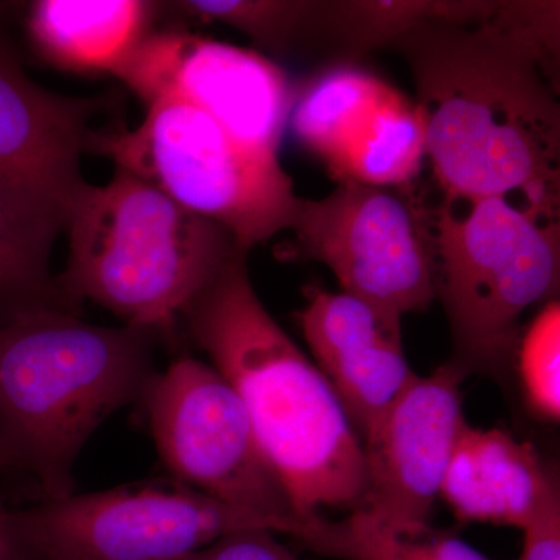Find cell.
<instances>
[{"label":"cell","instance_id":"cell-2","mask_svg":"<svg viewBox=\"0 0 560 560\" xmlns=\"http://www.w3.org/2000/svg\"><path fill=\"white\" fill-rule=\"evenodd\" d=\"M246 257L235 256L179 323L241 397L298 522L323 510H360L366 474L359 434L323 372L260 301Z\"/></svg>","mask_w":560,"mask_h":560},{"label":"cell","instance_id":"cell-20","mask_svg":"<svg viewBox=\"0 0 560 560\" xmlns=\"http://www.w3.org/2000/svg\"><path fill=\"white\" fill-rule=\"evenodd\" d=\"M179 10L201 21L221 22L272 50L289 47L304 28L315 25L323 3L267 2V0H191L176 3Z\"/></svg>","mask_w":560,"mask_h":560},{"label":"cell","instance_id":"cell-18","mask_svg":"<svg viewBox=\"0 0 560 560\" xmlns=\"http://www.w3.org/2000/svg\"><path fill=\"white\" fill-rule=\"evenodd\" d=\"M425 158L422 116L399 94L372 114L327 167L338 183L393 189L411 183Z\"/></svg>","mask_w":560,"mask_h":560},{"label":"cell","instance_id":"cell-8","mask_svg":"<svg viewBox=\"0 0 560 560\" xmlns=\"http://www.w3.org/2000/svg\"><path fill=\"white\" fill-rule=\"evenodd\" d=\"M283 256L329 268L341 291L390 312L425 311L438 296L434 215L390 189L341 180L302 200Z\"/></svg>","mask_w":560,"mask_h":560},{"label":"cell","instance_id":"cell-23","mask_svg":"<svg viewBox=\"0 0 560 560\" xmlns=\"http://www.w3.org/2000/svg\"><path fill=\"white\" fill-rule=\"evenodd\" d=\"M523 534V551L517 560H560V501L540 511Z\"/></svg>","mask_w":560,"mask_h":560},{"label":"cell","instance_id":"cell-6","mask_svg":"<svg viewBox=\"0 0 560 560\" xmlns=\"http://www.w3.org/2000/svg\"><path fill=\"white\" fill-rule=\"evenodd\" d=\"M145 106L135 130L94 132L90 153L219 224L248 254L291 231L302 198L278 154L246 145L187 103L161 98Z\"/></svg>","mask_w":560,"mask_h":560},{"label":"cell","instance_id":"cell-4","mask_svg":"<svg viewBox=\"0 0 560 560\" xmlns=\"http://www.w3.org/2000/svg\"><path fill=\"white\" fill-rule=\"evenodd\" d=\"M65 231L62 293L80 307L102 305L124 326L153 331L175 329L190 302L246 253L219 224L121 168L105 186H84Z\"/></svg>","mask_w":560,"mask_h":560},{"label":"cell","instance_id":"cell-15","mask_svg":"<svg viewBox=\"0 0 560 560\" xmlns=\"http://www.w3.org/2000/svg\"><path fill=\"white\" fill-rule=\"evenodd\" d=\"M150 14V3L139 0H39L27 31L51 65L113 73L145 38Z\"/></svg>","mask_w":560,"mask_h":560},{"label":"cell","instance_id":"cell-12","mask_svg":"<svg viewBox=\"0 0 560 560\" xmlns=\"http://www.w3.org/2000/svg\"><path fill=\"white\" fill-rule=\"evenodd\" d=\"M92 98L66 97L33 83L0 46V184L58 210H69L86 186L81 154L90 153Z\"/></svg>","mask_w":560,"mask_h":560},{"label":"cell","instance_id":"cell-11","mask_svg":"<svg viewBox=\"0 0 560 560\" xmlns=\"http://www.w3.org/2000/svg\"><path fill=\"white\" fill-rule=\"evenodd\" d=\"M451 361L416 375L361 440L366 490L360 510L397 525H427L466 425L460 383Z\"/></svg>","mask_w":560,"mask_h":560},{"label":"cell","instance_id":"cell-16","mask_svg":"<svg viewBox=\"0 0 560 560\" xmlns=\"http://www.w3.org/2000/svg\"><path fill=\"white\" fill-rule=\"evenodd\" d=\"M66 217L0 184V326L22 315H79L50 272V254Z\"/></svg>","mask_w":560,"mask_h":560},{"label":"cell","instance_id":"cell-7","mask_svg":"<svg viewBox=\"0 0 560 560\" xmlns=\"http://www.w3.org/2000/svg\"><path fill=\"white\" fill-rule=\"evenodd\" d=\"M161 460L180 486L265 518L282 534L298 518L261 451L241 397L212 364L179 357L140 397Z\"/></svg>","mask_w":560,"mask_h":560},{"label":"cell","instance_id":"cell-21","mask_svg":"<svg viewBox=\"0 0 560 560\" xmlns=\"http://www.w3.org/2000/svg\"><path fill=\"white\" fill-rule=\"evenodd\" d=\"M518 377L526 401L541 420L560 418V304L552 300L530 320L518 340Z\"/></svg>","mask_w":560,"mask_h":560},{"label":"cell","instance_id":"cell-24","mask_svg":"<svg viewBox=\"0 0 560 560\" xmlns=\"http://www.w3.org/2000/svg\"><path fill=\"white\" fill-rule=\"evenodd\" d=\"M0 560H33L22 536L16 510L0 501Z\"/></svg>","mask_w":560,"mask_h":560},{"label":"cell","instance_id":"cell-25","mask_svg":"<svg viewBox=\"0 0 560 560\" xmlns=\"http://www.w3.org/2000/svg\"><path fill=\"white\" fill-rule=\"evenodd\" d=\"M2 467H3L2 448H0V471H2Z\"/></svg>","mask_w":560,"mask_h":560},{"label":"cell","instance_id":"cell-1","mask_svg":"<svg viewBox=\"0 0 560 560\" xmlns=\"http://www.w3.org/2000/svg\"><path fill=\"white\" fill-rule=\"evenodd\" d=\"M559 3H500L478 24L394 40L410 65L445 200L506 198L559 219Z\"/></svg>","mask_w":560,"mask_h":560},{"label":"cell","instance_id":"cell-10","mask_svg":"<svg viewBox=\"0 0 560 560\" xmlns=\"http://www.w3.org/2000/svg\"><path fill=\"white\" fill-rule=\"evenodd\" d=\"M113 75L145 105L187 103L246 145L272 154L296 102L289 77L264 55L186 32L147 33Z\"/></svg>","mask_w":560,"mask_h":560},{"label":"cell","instance_id":"cell-9","mask_svg":"<svg viewBox=\"0 0 560 560\" xmlns=\"http://www.w3.org/2000/svg\"><path fill=\"white\" fill-rule=\"evenodd\" d=\"M33 560H183L228 534L276 526L197 490L124 488L16 510Z\"/></svg>","mask_w":560,"mask_h":560},{"label":"cell","instance_id":"cell-22","mask_svg":"<svg viewBox=\"0 0 560 560\" xmlns=\"http://www.w3.org/2000/svg\"><path fill=\"white\" fill-rule=\"evenodd\" d=\"M183 560H298L283 547L276 533L268 529H243L228 534Z\"/></svg>","mask_w":560,"mask_h":560},{"label":"cell","instance_id":"cell-5","mask_svg":"<svg viewBox=\"0 0 560 560\" xmlns=\"http://www.w3.org/2000/svg\"><path fill=\"white\" fill-rule=\"evenodd\" d=\"M438 296L460 371L500 374L515 357L522 316L555 300L559 219L506 200H445L434 215Z\"/></svg>","mask_w":560,"mask_h":560},{"label":"cell","instance_id":"cell-3","mask_svg":"<svg viewBox=\"0 0 560 560\" xmlns=\"http://www.w3.org/2000/svg\"><path fill=\"white\" fill-rule=\"evenodd\" d=\"M154 335L60 311L2 324V474L31 478L43 500L72 495L81 448L110 415L140 400L156 372Z\"/></svg>","mask_w":560,"mask_h":560},{"label":"cell","instance_id":"cell-13","mask_svg":"<svg viewBox=\"0 0 560 560\" xmlns=\"http://www.w3.org/2000/svg\"><path fill=\"white\" fill-rule=\"evenodd\" d=\"M298 323L318 370L363 440L418 375L405 357L401 316L345 291L312 287Z\"/></svg>","mask_w":560,"mask_h":560},{"label":"cell","instance_id":"cell-19","mask_svg":"<svg viewBox=\"0 0 560 560\" xmlns=\"http://www.w3.org/2000/svg\"><path fill=\"white\" fill-rule=\"evenodd\" d=\"M399 94L364 70H330L296 98L291 110V127L302 145L327 165L375 110Z\"/></svg>","mask_w":560,"mask_h":560},{"label":"cell","instance_id":"cell-14","mask_svg":"<svg viewBox=\"0 0 560 560\" xmlns=\"http://www.w3.org/2000/svg\"><path fill=\"white\" fill-rule=\"evenodd\" d=\"M440 497L459 522L521 529L560 501L558 482L529 442L469 423L456 441Z\"/></svg>","mask_w":560,"mask_h":560},{"label":"cell","instance_id":"cell-17","mask_svg":"<svg viewBox=\"0 0 560 560\" xmlns=\"http://www.w3.org/2000/svg\"><path fill=\"white\" fill-rule=\"evenodd\" d=\"M291 536L338 560H492L469 544L427 525H397L352 511L341 521L324 515L298 522Z\"/></svg>","mask_w":560,"mask_h":560}]
</instances>
